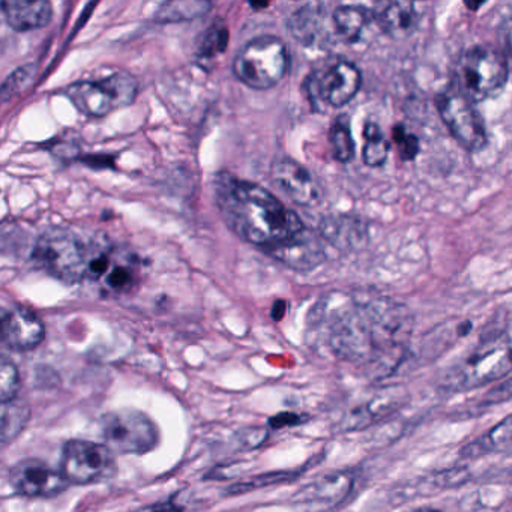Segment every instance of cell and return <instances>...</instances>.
<instances>
[{
    "instance_id": "cell-1",
    "label": "cell",
    "mask_w": 512,
    "mask_h": 512,
    "mask_svg": "<svg viewBox=\"0 0 512 512\" xmlns=\"http://www.w3.org/2000/svg\"><path fill=\"white\" fill-rule=\"evenodd\" d=\"M215 200L229 229L266 254L307 229L296 212L286 208L262 185L229 173H220L215 178Z\"/></svg>"
},
{
    "instance_id": "cell-2",
    "label": "cell",
    "mask_w": 512,
    "mask_h": 512,
    "mask_svg": "<svg viewBox=\"0 0 512 512\" xmlns=\"http://www.w3.org/2000/svg\"><path fill=\"white\" fill-rule=\"evenodd\" d=\"M386 298L349 299L328 316V344L344 361L374 365L385 350Z\"/></svg>"
},
{
    "instance_id": "cell-3",
    "label": "cell",
    "mask_w": 512,
    "mask_h": 512,
    "mask_svg": "<svg viewBox=\"0 0 512 512\" xmlns=\"http://www.w3.org/2000/svg\"><path fill=\"white\" fill-rule=\"evenodd\" d=\"M95 241H85L70 229H49L37 239L32 259L38 268L62 283L76 284L88 277Z\"/></svg>"
},
{
    "instance_id": "cell-4",
    "label": "cell",
    "mask_w": 512,
    "mask_h": 512,
    "mask_svg": "<svg viewBox=\"0 0 512 512\" xmlns=\"http://www.w3.org/2000/svg\"><path fill=\"white\" fill-rule=\"evenodd\" d=\"M508 79V61L493 47H470L455 68V89L473 104L499 97Z\"/></svg>"
},
{
    "instance_id": "cell-5",
    "label": "cell",
    "mask_w": 512,
    "mask_h": 512,
    "mask_svg": "<svg viewBox=\"0 0 512 512\" xmlns=\"http://www.w3.org/2000/svg\"><path fill=\"white\" fill-rule=\"evenodd\" d=\"M290 67L289 49L281 38L262 35L248 41L233 59V74L256 91L274 88Z\"/></svg>"
},
{
    "instance_id": "cell-6",
    "label": "cell",
    "mask_w": 512,
    "mask_h": 512,
    "mask_svg": "<svg viewBox=\"0 0 512 512\" xmlns=\"http://www.w3.org/2000/svg\"><path fill=\"white\" fill-rule=\"evenodd\" d=\"M511 371L512 344L499 337L448 368L440 377V386L449 392L470 391L503 379Z\"/></svg>"
},
{
    "instance_id": "cell-7",
    "label": "cell",
    "mask_w": 512,
    "mask_h": 512,
    "mask_svg": "<svg viewBox=\"0 0 512 512\" xmlns=\"http://www.w3.org/2000/svg\"><path fill=\"white\" fill-rule=\"evenodd\" d=\"M68 100L82 115L100 119L130 106L137 95V82L125 71L98 80H83L65 89Z\"/></svg>"
},
{
    "instance_id": "cell-8",
    "label": "cell",
    "mask_w": 512,
    "mask_h": 512,
    "mask_svg": "<svg viewBox=\"0 0 512 512\" xmlns=\"http://www.w3.org/2000/svg\"><path fill=\"white\" fill-rule=\"evenodd\" d=\"M362 85L359 68L346 59H329L305 80L308 100L316 110L340 109L358 95Z\"/></svg>"
},
{
    "instance_id": "cell-9",
    "label": "cell",
    "mask_w": 512,
    "mask_h": 512,
    "mask_svg": "<svg viewBox=\"0 0 512 512\" xmlns=\"http://www.w3.org/2000/svg\"><path fill=\"white\" fill-rule=\"evenodd\" d=\"M104 445L118 454L142 455L158 443L157 425L146 413L121 409L107 413L101 421Z\"/></svg>"
},
{
    "instance_id": "cell-10",
    "label": "cell",
    "mask_w": 512,
    "mask_h": 512,
    "mask_svg": "<svg viewBox=\"0 0 512 512\" xmlns=\"http://www.w3.org/2000/svg\"><path fill=\"white\" fill-rule=\"evenodd\" d=\"M61 470L70 484L85 485L115 476V455L104 443L73 439L65 443Z\"/></svg>"
},
{
    "instance_id": "cell-11",
    "label": "cell",
    "mask_w": 512,
    "mask_h": 512,
    "mask_svg": "<svg viewBox=\"0 0 512 512\" xmlns=\"http://www.w3.org/2000/svg\"><path fill=\"white\" fill-rule=\"evenodd\" d=\"M437 112L451 136L470 152L481 151L487 145V130L481 115L473 109L457 89L440 92L436 97Z\"/></svg>"
},
{
    "instance_id": "cell-12",
    "label": "cell",
    "mask_w": 512,
    "mask_h": 512,
    "mask_svg": "<svg viewBox=\"0 0 512 512\" xmlns=\"http://www.w3.org/2000/svg\"><path fill=\"white\" fill-rule=\"evenodd\" d=\"M10 484L22 496L49 499L64 493L70 482L62 470L53 469L37 458H28L10 470Z\"/></svg>"
},
{
    "instance_id": "cell-13",
    "label": "cell",
    "mask_w": 512,
    "mask_h": 512,
    "mask_svg": "<svg viewBox=\"0 0 512 512\" xmlns=\"http://www.w3.org/2000/svg\"><path fill=\"white\" fill-rule=\"evenodd\" d=\"M272 182L296 205L316 206L322 202L323 190L310 170L298 161L283 157L272 164Z\"/></svg>"
},
{
    "instance_id": "cell-14",
    "label": "cell",
    "mask_w": 512,
    "mask_h": 512,
    "mask_svg": "<svg viewBox=\"0 0 512 512\" xmlns=\"http://www.w3.org/2000/svg\"><path fill=\"white\" fill-rule=\"evenodd\" d=\"M355 484L352 472H335L322 476L302 488L295 496L296 505L311 512H323L340 505Z\"/></svg>"
},
{
    "instance_id": "cell-15",
    "label": "cell",
    "mask_w": 512,
    "mask_h": 512,
    "mask_svg": "<svg viewBox=\"0 0 512 512\" xmlns=\"http://www.w3.org/2000/svg\"><path fill=\"white\" fill-rule=\"evenodd\" d=\"M409 401V392L403 386H388L374 394L370 400L359 404L347 413L341 422V430L358 431L382 421L391 413L397 412Z\"/></svg>"
},
{
    "instance_id": "cell-16",
    "label": "cell",
    "mask_w": 512,
    "mask_h": 512,
    "mask_svg": "<svg viewBox=\"0 0 512 512\" xmlns=\"http://www.w3.org/2000/svg\"><path fill=\"white\" fill-rule=\"evenodd\" d=\"M46 328L37 314L25 307H11L2 313V340L11 349L26 352L43 343Z\"/></svg>"
},
{
    "instance_id": "cell-17",
    "label": "cell",
    "mask_w": 512,
    "mask_h": 512,
    "mask_svg": "<svg viewBox=\"0 0 512 512\" xmlns=\"http://www.w3.org/2000/svg\"><path fill=\"white\" fill-rule=\"evenodd\" d=\"M269 256L296 271H311L325 262L326 254L319 235L305 229L295 238L269 251Z\"/></svg>"
},
{
    "instance_id": "cell-18",
    "label": "cell",
    "mask_w": 512,
    "mask_h": 512,
    "mask_svg": "<svg viewBox=\"0 0 512 512\" xmlns=\"http://www.w3.org/2000/svg\"><path fill=\"white\" fill-rule=\"evenodd\" d=\"M2 11L10 28L17 32L46 28L53 19V7L47 0H5Z\"/></svg>"
},
{
    "instance_id": "cell-19",
    "label": "cell",
    "mask_w": 512,
    "mask_h": 512,
    "mask_svg": "<svg viewBox=\"0 0 512 512\" xmlns=\"http://www.w3.org/2000/svg\"><path fill=\"white\" fill-rule=\"evenodd\" d=\"M320 233L329 244L343 251L361 250L368 241V230L364 221L349 215L326 218L320 226Z\"/></svg>"
},
{
    "instance_id": "cell-20",
    "label": "cell",
    "mask_w": 512,
    "mask_h": 512,
    "mask_svg": "<svg viewBox=\"0 0 512 512\" xmlns=\"http://www.w3.org/2000/svg\"><path fill=\"white\" fill-rule=\"evenodd\" d=\"M497 452V454H511L512 452V415L503 418L499 424L494 425L487 434L467 443L460 449V457L476 458L481 455Z\"/></svg>"
},
{
    "instance_id": "cell-21",
    "label": "cell",
    "mask_w": 512,
    "mask_h": 512,
    "mask_svg": "<svg viewBox=\"0 0 512 512\" xmlns=\"http://www.w3.org/2000/svg\"><path fill=\"white\" fill-rule=\"evenodd\" d=\"M380 28L389 37L400 40V38L407 37L410 32L415 29L416 25V10L412 2H392L386 5L379 16Z\"/></svg>"
},
{
    "instance_id": "cell-22",
    "label": "cell",
    "mask_w": 512,
    "mask_h": 512,
    "mask_svg": "<svg viewBox=\"0 0 512 512\" xmlns=\"http://www.w3.org/2000/svg\"><path fill=\"white\" fill-rule=\"evenodd\" d=\"M323 23H325V14H323L322 5H305L290 17L287 28L299 43L313 46L325 31Z\"/></svg>"
},
{
    "instance_id": "cell-23",
    "label": "cell",
    "mask_w": 512,
    "mask_h": 512,
    "mask_svg": "<svg viewBox=\"0 0 512 512\" xmlns=\"http://www.w3.org/2000/svg\"><path fill=\"white\" fill-rule=\"evenodd\" d=\"M371 11L355 5H341L332 13V25L344 43L353 44L361 38L365 26L370 22Z\"/></svg>"
},
{
    "instance_id": "cell-24",
    "label": "cell",
    "mask_w": 512,
    "mask_h": 512,
    "mask_svg": "<svg viewBox=\"0 0 512 512\" xmlns=\"http://www.w3.org/2000/svg\"><path fill=\"white\" fill-rule=\"evenodd\" d=\"M137 277H139V272H137V265L134 260L127 259V257L121 259L119 253L115 251L112 263H110L101 283L109 292L122 295V293L133 290L137 283Z\"/></svg>"
},
{
    "instance_id": "cell-25",
    "label": "cell",
    "mask_w": 512,
    "mask_h": 512,
    "mask_svg": "<svg viewBox=\"0 0 512 512\" xmlns=\"http://www.w3.org/2000/svg\"><path fill=\"white\" fill-rule=\"evenodd\" d=\"M212 4L202 0H179V2H166L158 8L155 22L166 23L190 22L205 16L211 10Z\"/></svg>"
},
{
    "instance_id": "cell-26",
    "label": "cell",
    "mask_w": 512,
    "mask_h": 512,
    "mask_svg": "<svg viewBox=\"0 0 512 512\" xmlns=\"http://www.w3.org/2000/svg\"><path fill=\"white\" fill-rule=\"evenodd\" d=\"M31 410L25 401L13 400L2 404V421H0V437L2 442L10 443L17 439L28 425Z\"/></svg>"
},
{
    "instance_id": "cell-27",
    "label": "cell",
    "mask_w": 512,
    "mask_h": 512,
    "mask_svg": "<svg viewBox=\"0 0 512 512\" xmlns=\"http://www.w3.org/2000/svg\"><path fill=\"white\" fill-rule=\"evenodd\" d=\"M364 148H362V160L368 167H380L386 163L389 154V142L385 134L380 130L376 122H365L364 125Z\"/></svg>"
},
{
    "instance_id": "cell-28",
    "label": "cell",
    "mask_w": 512,
    "mask_h": 512,
    "mask_svg": "<svg viewBox=\"0 0 512 512\" xmlns=\"http://www.w3.org/2000/svg\"><path fill=\"white\" fill-rule=\"evenodd\" d=\"M332 154L340 163H350L355 158V140L350 130L349 118L346 115L338 116L329 130Z\"/></svg>"
},
{
    "instance_id": "cell-29",
    "label": "cell",
    "mask_w": 512,
    "mask_h": 512,
    "mask_svg": "<svg viewBox=\"0 0 512 512\" xmlns=\"http://www.w3.org/2000/svg\"><path fill=\"white\" fill-rule=\"evenodd\" d=\"M227 44H229V31L226 26L215 23L202 35V40L197 47V56L206 61L217 58L226 50Z\"/></svg>"
},
{
    "instance_id": "cell-30",
    "label": "cell",
    "mask_w": 512,
    "mask_h": 512,
    "mask_svg": "<svg viewBox=\"0 0 512 512\" xmlns=\"http://www.w3.org/2000/svg\"><path fill=\"white\" fill-rule=\"evenodd\" d=\"M19 385L20 376L16 365L8 361L7 358L2 359V364H0V400H2V404L16 400Z\"/></svg>"
},
{
    "instance_id": "cell-31",
    "label": "cell",
    "mask_w": 512,
    "mask_h": 512,
    "mask_svg": "<svg viewBox=\"0 0 512 512\" xmlns=\"http://www.w3.org/2000/svg\"><path fill=\"white\" fill-rule=\"evenodd\" d=\"M392 140H394L395 148H397L398 155L403 161H413L418 157L421 151L419 139L415 134H410L404 125H395L392 130Z\"/></svg>"
},
{
    "instance_id": "cell-32",
    "label": "cell",
    "mask_w": 512,
    "mask_h": 512,
    "mask_svg": "<svg viewBox=\"0 0 512 512\" xmlns=\"http://www.w3.org/2000/svg\"><path fill=\"white\" fill-rule=\"evenodd\" d=\"M295 476L293 472L266 473V475L256 476V478L247 479V481L233 485L227 493L232 494V496L233 494L247 493V491L268 487V485L283 484V482L290 481V479L295 478Z\"/></svg>"
},
{
    "instance_id": "cell-33",
    "label": "cell",
    "mask_w": 512,
    "mask_h": 512,
    "mask_svg": "<svg viewBox=\"0 0 512 512\" xmlns=\"http://www.w3.org/2000/svg\"><path fill=\"white\" fill-rule=\"evenodd\" d=\"M470 479V472L466 467H454V469L443 470L433 476V484L440 488H455L458 485L466 484Z\"/></svg>"
},
{
    "instance_id": "cell-34",
    "label": "cell",
    "mask_w": 512,
    "mask_h": 512,
    "mask_svg": "<svg viewBox=\"0 0 512 512\" xmlns=\"http://www.w3.org/2000/svg\"><path fill=\"white\" fill-rule=\"evenodd\" d=\"M29 68L31 67L17 70L16 73L11 74V76L5 80L4 86H2V100H10L11 95L16 94L17 91L23 88V85H26V82H28L32 74H34Z\"/></svg>"
},
{
    "instance_id": "cell-35",
    "label": "cell",
    "mask_w": 512,
    "mask_h": 512,
    "mask_svg": "<svg viewBox=\"0 0 512 512\" xmlns=\"http://www.w3.org/2000/svg\"><path fill=\"white\" fill-rule=\"evenodd\" d=\"M268 437V431L265 428H248V430L239 431L238 442L242 448H256L262 445Z\"/></svg>"
},
{
    "instance_id": "cell-36",
    "label": "cell",
    "mask_w": 512,
    "mask_h": 512,
    "mask_svg": "<svg viewBox=\"0 0 512 512\" xmlns=\"http://www.w3.org/2000/svg\"><path fill=\"white\" fill-rule=\"evenodd\" d=\"M304 418L298 413H280L269 419V425L274 428L292 427V425L302 424Z\"/></svg>"
},
{
    "instance_id": "cell-37",
    "label": "cell",
    "mask_w": 512,
    "mask_h": 512,
    "mask_svg": "<svg viewBox=\"0 0 512 512\" xmlns=\"http://www.w3.org/2000/svg\"><path fill=\"white\" fill-rule=\"evenodd\" d=\"M286 313V304L283 301H278L277 304L274 305V310H272V317L274 320H281V317Z\"/></svg>"
},
{
    "instance_id": "cell-38",
    "label": "cell",
    "mask_w": 512,
    "mask_h": 512,
    "mask_svg": "<svg viewBox=\"0 0 512 512\" xmlns=\"http://www.w3.org/2000/svg\"><path fill=\"white\" fill-rule=\"evenodd\" d=\"M473 325L472 322H469V320H466V322L460 323L457 328V334L458 337H466V335L470 334V331H472Z\"/></svg>"
},
{
    "instance_id": "cell-39",
    "label": "cell",
    "mask_w": 512,
    "mask_h": 512,
    "mask_svg": "<svg viewBox=\"0 0 512 512\" xmlns=\"http://www.w3.org/2000/svg\"><path fill=\"white\" fill-rule=\"evenodd\" d=\"M412 512H446L443 509L431 508V506H422V508L413 509Z\"/></svg>"
},
{
    "instance_id": "cell-40",
    "label": "cell",
    "mask_w": 512,
    "mask_h": 512,
    "mask_svg": "<svg viewBox=\"0 0 512 512\" xmlns=\"http://www.w3.org/2000/svg\"><path fill=\"white\" fill-rule=\"evenodd\" d=\"M506 41H508L509 49L512 52V20L509 22L508 31H506Z\"/></svg>"
},
{
    "instance_id": "cell-41",
    "label": "cell",
    "mask_w": 512,
    "mask_h": 512,
    "mask_svg": "<svg viewBox=\"0 0 512 512\" xmlns=\"http://www.w3.org/2000/svg\"><path fill=\"white\" fill-rule=\"evenodd\" d=\"M178 511V508H173L172 505L163 506V508H157L154 509L152 512H176Z\"/></svg>"
},
{
    "instance_id": "cell-42",
    "label": "cell",
    "mask_w": 512,
    "mask_h": 512,
    "mask_svg": "<svg viewBox=\"0 0 512 512\" xmlns=\"http://www.w3.org/2000/svg\"><path fill=\"white\" fill-rule=\"evenodd\" d=\"M466 7L469 8L470 11H478L479 8L484 7V4H469V2H466Z\"/></svg>"
}]
</instances>
